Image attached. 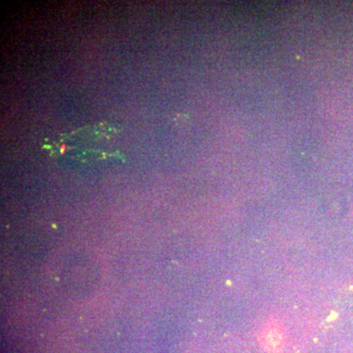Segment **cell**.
Here are the masks:
<instances>
[{
	"mask_svg": "<svg viewBox=\"0 0 353 353\" xmlns=\"http://www.w3.org/2000/svg\"><path fill=\"white\" fill-rule=\"evenodd\" d=\"M260 343L269 352H279L284 345V329L277 320H268L260 331Z\"/></svg>",
	"mask_w": 353,
	"mask_h": 353,
	"instance_id": "6da1fadb",
	"label": "cell"
}]
</instances>
